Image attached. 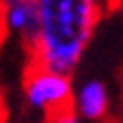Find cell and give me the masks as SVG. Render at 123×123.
Masks as SVG:
<instances>
[{"instance_id":"cell-1","label":"cell","mask_w":123,"mask_h":123,"mask_svg":"<svg viewBox=\"0 0 123 123\" xmlns=\"http://www.w3.org/2000/svg\"><path fill=\"white\" fill-rule=\"evenodd\" d=\"M38 7L40 43L26 55V64L71 76L104 12L95 0H38Z\"/></svg>"},{"instance_id":"cell-2","label":"cell","mask_w":123,"mask_h":123,"mask_svg":"<svg viewBox=\"0 0 123 123\" xmlns=\"http://www.w3.org/2000/svg\"><path fill=\"white\" fill-rule=\"evenodd\" d=\"M24 90L33 107L45 111V123L76 118V102L71 92V78L55 74L45 66L24 69Z\"/></svg>"},{"instance_id":"cell-3","label":"cell","mask_w":123,"mask_h":123,"mask_svg":"<svg viewBox=\"0 0 123 123\" xmlns=\"http://www.w3.org/2000/svg\"><path fill=\"white\" fill-rule=\"evenodd\" d=\"M10 29L21 33L26 55H31L40 43V7L38 0H5Z\"/></svg>"},{"instance_id":"cell-4","label":"cell","mask_w":123,"mask_h":123,"mask_svg":"<svg viewBox=\"0 0 123 123\" xmlns=\"http://www.w3.org/2000/svg\"><path fill=\"white\" fill-rule=\"evenodd\" d=\"M80 111L88 118H107V90L102 83L92 80L80 92Z\"/></svg>"},{"instance_id":"cell-5","label":"cell","mask_w":123,"mask_h":123,"mask_svg":"<svg viewBox=\"0 0 123 123\" xmlns=\"http://www.w3.org/2000/svg\"><path fill=\"white\" fill-rule=\"evenodd\" d=\"M0 123H7V107H5L2 95H0Z\"/></svg>"},{"instance_id":"cell-6","label":"cell","mask_w":123,"mask_h":123,"mask_svg":"<svg viewBox=\"0 0 123 123\" xmlns=\"http://www.w3.org/2000/svg\"><path fill=\"white\" fill-rule=\"evenodd\" d=\"M95 2H97V5H99V7H102V12H104V14H107V7H109V0H95Z\"/></svg>"},{"instance_id":"cell-7","label":"cell","mask_w":123,"mask_h":123,"mask_svg":"<svg viewBox=\"0 0 123 123\" xmlns=\"http://www.w3.org/2000/svg\"><path fill=\"white\" fill-rule=\"evenodd\" d=\"M45 123V121H43ZM57 123H76V118H66V121H57Z\"/></svg>"}]
</instances>
